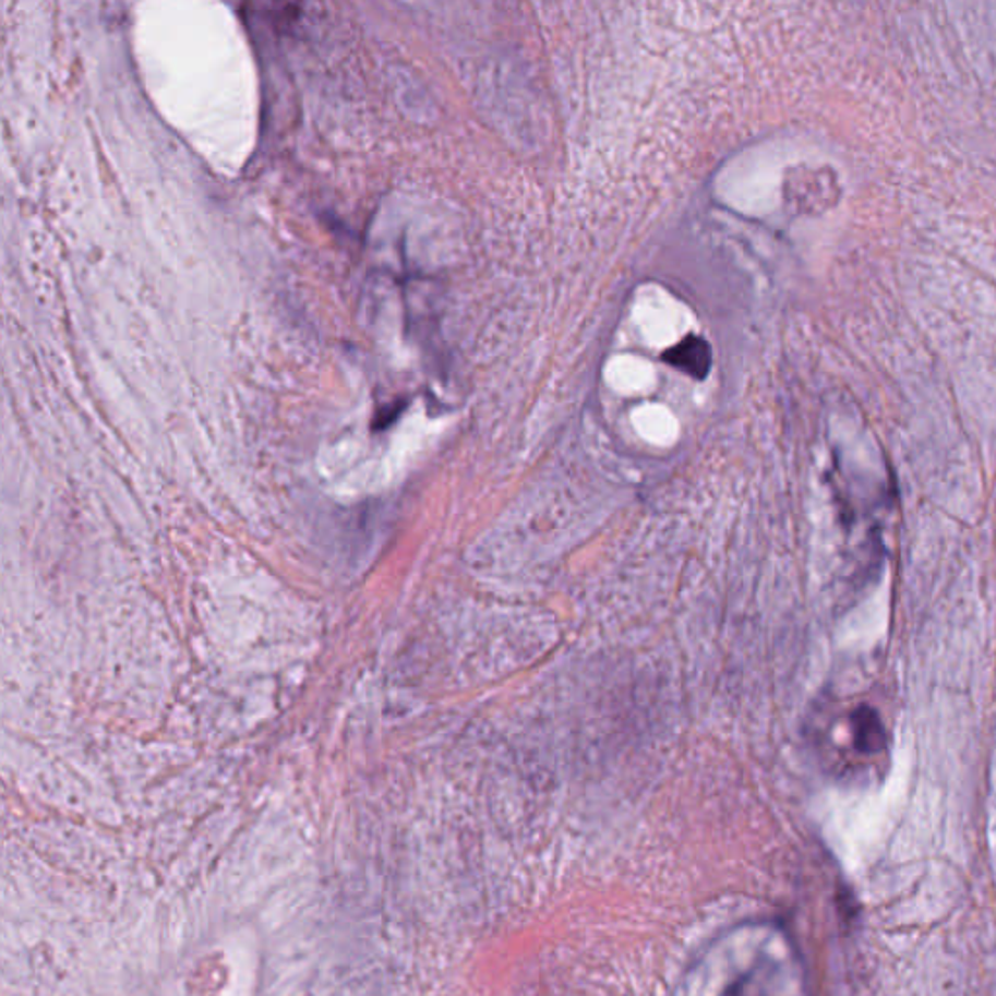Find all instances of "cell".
Instances as JSON below:
<instances>
[{
  "label": "cell",
  "instance_id": "cell-1",
  "mask_svg": "<svg viewBox=\"0 0 996 996\" xmlns=\"http://www.w3.org/2000/svg\"><path fill=\"white\" fill-rule=\"evenodd\" d=\"M662 360L673 369L682 370L689 376L703 380L712 367V352L709 343L699 335H687L685 339L665 350Z\"/></svg>",
  "mask_w": 996,
  "mask_h": 996
},
{
  "label": "cell",
  "instance_id": "cell-2",
  "mask_svg": "<svg viewBox=\"0 0 996 996\" xmlns=\"http://www.w3.org/2000/svg\"><path fill=\"white\" fill-rule=\"evenodd\" d=\"M851 734L854 747L864 755L880 754L888 747V730L880 715L868 705H861L851 712Z\"/></svg>",
  "mask_w": 996,
  "mask_h": 996
}]
</instances>
